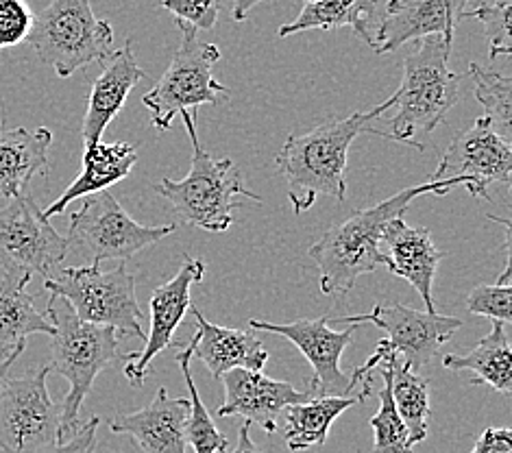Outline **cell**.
I'll return each instance as SVG.
<instances>
[{
	"mask_svg": "<svg viewBox=\"0 0 512 453\" xmlns=\"http://www.w3.org/2000/svg\"><path fill=\"white\" fill-rule=\"evenodd\" d=\"M53 133L38 129H0V197L16 199L27 194L35 175L48 173V149Z\"/></svg>",
	"mask_w": 512,
	"mask_h": 453,
	"instance_id": "obj_23",
	"label": "cell"
},
{
	"mask_svg": "<svg viewBox=\"0 0 512 453\" xmlns=\"http://www.w3.org/2000/svg\"><path fill=\"white\" fill-rule=\"evenodd\" d=\"M469 0H386L384 20L377 27L375 53L386 55L410 40L438 35L454 44V33L465 20Z\"/></svg>",
	"mask_w": 512,
	"mask_h": 453,
	"instance_id": "obj_16",
	"label": "cell"
},
{
	"mask_svg": "<svg viewBox=\"0 0 512 453\" xmlns=\"http://www.w3.org/2000/svg\"><path fill=\"white\" fill-rule=\"evenodd\" d=\"M512 173V151L510 142L504 140L489 125V120L480 116L473 125L462 131L451 142L447 153L438 164L432 181L443 179H467L473 199L491 201V183H510Z\"/></svg>",
	"mask_w": 512,
	"mask_h": 453,
	"instance_id": "obj_14",
	"label": "cell"
},
{
	"mask_svg": "<svg viewBox=\"0 0 512 453\" xmlns=\"http://www.w3.org/2000/svg\"><path fill=\"white\" fill-rule=\"evenodd\" d=\"M68 240L44 218L31 194H20L0 210V268L3 275L53 277L66 260Z\"/></svg>",
	"mask_w": 512,
	"mask_h": 453,
	"instance_id": "obj_12",
	"label": "cell"
},
{
	"mask_svg": "<svg viewBox=\"0 0 512 453\" xmlns=\"http://www.w3.org/2000/svg\"><path fill=\"white\" fill-rule=\"evenodd\" d=\"M223 0H162L160 7L175 16V22L188 24L192 29L210 31L218 22Z\"/></svg>",
	"mask_w": 512,
	"mask_h": 453,
	"instance_id": "obj_35",
	"label": "cell"
},
{
	"mask_svg": "<svg viewBox=\"0 0 512 453\" xmlns=\"http://www.w3.org/2000/svg\"><path fill=\"white\" fill-rule=\"evenodd\" d=\"M467 310L471 314L491 318L493 323H512V288L510 284L475 286L467 297Z\"/></svg>",
	"mask_w": 512,
	"mask_h": 453,
	"instance_id": "obj_33",
	"label": "cell"
},
{
	"mask_svg": "<svg viewBox=\"0 0 512 453\" xmlns=\"http://www.w3.org/2000/svg\"><path fill=\"white\" fill-rule=\"evenodd\" d=\"M504 323H493L489 336H484L465 355H443V366L449 371H471L469 384H486L497 393L512 390V349Z\"/></svg>",
	"mask_w": 512,
	"mask_h": 453,
	"instance_id": "obj_25",
	"label": "cell"
},
{
	"mask_svg": "<svg viewBox=\"0 0 512 453\" xmlns=\"http://www.w3.org/2000/svg\"><path fill=\"white\" fill-rule=\"evenodd\" d=\"M136 162V146L129 142H96L88 146L83 151L81 175L62 192V197L42 210L44 218L51 220L57 214H64L66 207L81 197H92V194L109 190L131 173Z\"/></svg>",
	"mask_w": 512,
	"mask_h": 453,
	"instance_id": "obj_22",
	"label": "cell"
},
{
	"mask_svg": "<svg viewBox=\"0 0 512 453\" xmlns=\"http://www.w3.org/2000/svg\"><path fill=\"white\" fill-rule=\"evenodd\" d=\"M146 77V72L138 66L136 55H133L131 40L125 42L120 51L109 55L103 61V72L92 83V92L88 99V112L83 118L81 138L83 146L101 142L105 129L109 127L120 109L125 107L131 90Z\"/></svg>",
	"mask_w": 512,
	"mask_h": 453,
	"instance_id": "obj_20",
	"label": "cell"
},
{
	"mask_svg": "<svg viewBox=\"0 0 512 453\" xmlns=\"http://www.w3.org/2000/svg\"><path fill=\"white\" fill-rule=\"evenodd\" d=\"M364 397H314L295 403L284 410L286 419V445L290 451H306L310 447L325 445L329 427L340 414L347 412Z\"/></svg>",
	"mask_w": 512,
	"mask_h": 453,
	"instance_id": "obj_27",
	"label": "cell"
},
{
	"mask_svg": "<svg viewBox=\"0 0 512 453\" xmlns=\"http://www.w3.org/2000/svg\"><path fill=\"white\" fill-rule=\"evenodd\" d=\"M510 7H512V0H495V3H480L475 9L465 11V18L482 22L486 38H489L491 59L512 53Z\"/></svg>",
	"mask_w": 512,
	"mask_h": 453,
	"instance_id": "obj_32",
	"label": "cell"
},
{
	"mask_svg": "<svg viewBox=\"0 0 512 453\" xmlns=\"http://www.w3.org/2000/svg\"><path fill=\"white\" fill-rule=\"evenodd\" d=\"M188 416L190 401L170 399L168 390L160 388L149 406L114 416L109 430L129 436L144 453H186Z\"/></svg>",
	"mask_w": 512,
	"mask_h": 453,
	"instance_id": "obj_19",
	"label": "cell"
},
{
	"mask_svg": "<svg viewBox=\"0 0 512 453\" xmlns=\"http://www.w3.org/2000/svg\"><path fill=\"white\" fill-rule=\"evenodd\" d=\"M29 46L59 79L112 55V24L96 18L90 0H53L33 20Z\"/></svg>",
	"mask_w": 512,
	"mask_h": 453,
	"instance_id": "obj_6",
	"label": "cell"
},
{
	"mask_svg": "<svg viewBox=\"0 0 512 453\" xmlns=\"http://www.w3.org/2000/svg\"><path fill=\"white\" fill-rule=\"evenodd\" d=\"M44 288L62 297L83 323L114 329L120 336L144 340L142 310L136 299V277L125 264L101 271V264L70 266L44 281Z\"/></svg>",
	"mask_w": 512,
	"mask_h": 453,
	"instance_id": "obj_9",
	"label": "cell"
},
{
	"mask_svg": "<svg viewBox=\"0 0 512 453\" xmlns=\"http://www.w3.org/2000/svg\"><path fill=\"white\" fill-rule=\"evenodd\" d=\"M51 364L0 386V451L48 453L62 445V403L53 401L46 379Z\"/></svg>",
	"mask_w": 512,
	"mask_h": 453,
	"instance_id": "obj_10",
	"label": "cell"
},
{
	"mask_svg": "<svg viewBox=\"0 0 512 453\" xmlns=\"http://www.w3.org/2000/svg\"><path fill=\"white\" fill-rule=\"evenodd\" d=\"M29 277L3 275L0 279V358L22 355L33 334L53 336L55 327L46 314L38 312L27 292Z\"/></svg>",
	"mask_w": 512,
	"mask_h": 453,
	"instance_id": "obj_24",
	"label": "cell"
},
{
	"mask_svg": "<svg viewBox=\"0 0 512 453\" xmlns=\"http://www.w3.org/2000/svg\"><path fill=\"white\" fill-rule=\"evenodd\" d=\"M194 314V355L207 366L214 379H221L225 373L234 369L262 371L268 362V351L264 342L253 332L231 329L223 325H214L205 318V314L190 305Z\"/></svg>",
	"mask_w": 512,
	"mask_h": 453,
	"instance_id": "obj_21",
	"label": "cell"
},
{
	"mask_svg": "<svg viewBox=\"0 0 512 453\" xmlns=\"http://www.w3.org/2000/svg\"><path fill=\"white\" fill-rule=\"evenodd\" d=\"M251 329L258 332L277 334L290 340L312 366V379L308 393L310 397H351L356 388L351 375H345L340 369V358L345 349L353 342L356 325L347 329L329 327V316L321 318H299L292 323H268V321H249Z\"/></svg>",
	"mask_w": 512,
	"mask_h": 453,
	"instance_id": "obj_13",
	"label": "cell"
},
{
	"mask_svg": "<svg viewBox=\"0 0 512 453\" xmlns=\"http://www.w3.org/2000/svg\"><path fill=\"white\" fill-rule=\"evenodd\" d=\"M225 401L218 408V416H245V421L262 427L266 434L277 432V421L288 406L310 399V393H301L288 382L266 377L262 371L234 369L225 373Z\"/></svg>",
	"mask_w": 512,
	"mask_h": 453,
	"instance_id": "obj_17",
	"label": "cell"
},
{
	"mask_svg": "<svg viewBox=\"0 0 512 453\" xmlns=\"http://www.w3.org/2000/svg\"><path fill=\"white\" fill-rule=\"evenodd\" d=\"M380 251L388 271L406 279L419 292L425 312H436L432 286L443 253L436 249L430 229L410 227L404 218H395L384 231Z\"/></svg>",
	"mask_w": 512,
	"mask_h": 453,
	"instance_id": "obj_18",
	"label": "cell"
},
{
	"mask_svg": "<svg viewBox=\"0 0 512 453\" xmlns=\"http://www.w3.org/2000/svg\"><path fill=\"white\" fill-rule=\"evenodd\" d=\"M375 7L377 0H323V3L312 5L306 3L295 20L277 29V35L279 38H288V35L312 29L332 31L349 27L356 31L358 38L375 48V38L369 31V20L375 16Z\"/></svg>",
	"mask_w": 512,
	"mask_h": 453,
	"instance_id": "obj_26",
	"label": "cell"
},
{
	"mask_svg": "<svg viewBox=\"0 0 512 453\" xmlns=\"http://www.w3.org/2000/svg\"><path fill=\"white\" fill-rule=\"evenodd\" d=\"M388 112V103L371 112L327 120L301 136H290L277 153V170L286 181V192L295 214L308 212L319 197L338 203L347 199L349 146L362 133H371L373 122Z\"/></svg>",
	"mask_w": 512,
	"mask_h": 453,
	"instance_id": "obj_2",
	"label": "cell"
},
{
	"mask_svg": "<svg viewBox=\"0 0 512 453\" xmlns=\"http://www.w3.org/2000/svg\"><path fill=\"white\" fill-rule=\"evenodd\" d=\"M46 318L53 323L51 371L68 379L70 390L62 401V443L79 430V412L94 379L123 360L114 329L83 323L62 297L51 295Z\"/></svg>",
	"mask_w": 512,
	"mask_h": 453,
	"instance_id": "obj_5",
	"label": "cell"
},
{
	"mask_svg": "<svg viewBox=\"0 0 512 453\" xmlns=\"http://www.w3.org/2000/svg\"><path fill=\"white\" fill-rule=\"evenodd\" d=\"M338 323L356 327L362 323H373L388 334V338L377 342V349L371 358L358 371H353V386L371 379L375 366H380L390 355L404 362L412 373L421 375L425 366L432 364L445 342L454 338V334L462 327V321L456 316L412 310L401 303L375 305L369 314L338 318Z\"/></svg>",
	"mask_w": 512,
	"mask_h": 453,
	"instance_id": "obj_8",
	"label": "cell"
},
{
	"mask_svg": "<svg viewBox=\"0 0 512 453\" xmlns=\"http://www.w3.org/2000/svg\"><path fill=\"white\" fill-rule=\"evenodd\" d=\"M175 225L146 227L133 220L112 192H99L85 197L79 210L70 216L68 247L85 249L92 257V264L105 260H118L125 264L140 251L153 247L166 236L173 234Z\"/></svg>",
	"mask_w": 512,
	"mask_h": 453,
	"instance_id": "obj_11",
	"label": "cell"
},
{
	"mask_svg": "<svg viewBox=\"0 0 512 453\" xmlns=\"http://www.w3.org/2000/svg\"><path fill=\"white\" fill-rule=\"evenodd\" d=\"M458 186L469 188L467 179H443L428 181L419 186H410L393 197L377 203L367 210L353 212L343 223H336L325 231V236L312 244L308 255L316 262L321 279V292L327 297H347L356 281L384 266V255L380 251L386 227L395 218H404L408 205L421 194H436L445 197L449 190Z\"/></svg>",
	"mask_w": 512,
	"mask_h": 453,
	"instance_id": "obj_1",
	"label": "cell"
},
{
	"mask_svg": "<svg viewBox=\"0 0 512 453\" xmlns=\"http://www.w3.org/2000/svg\"><path fill=\"white\" fill-rule=\"evenodd\" d=\"M192 355H194V336L186 347L179 345L177 358H175L179 369H181V375H184L188 393H190V416L186 423V443H190L197 453H223L229 449L227 436L216 427L214 419L210 416V412H207L205 403L199 395L197 384H194L192 369H190Z\"/></svg>",
	"mask_w": 512,
	"mask_h": 453,
	"instance_id": "obj_29",
	"label": "cell"
},
{
	"mask_svg": "<svg viewBox=\"0 0 512 453\" xmlns=\"http://www.w3.org/2000/svg\"><path fill=\"white\" fill-rule=\"evenodd\" d=\"M306 3H310V5H312V3H323V0H306Z\"/></svg>",
	"mask_w": 512,
	"mask_h": 453,
	"instance_id": "obj_41",
	"label": "cell"
},
{
	"mask_svg": "<svg viewBox=\"0 0 512 453\" xmlns=\"http://www.w3.org/2000/svg\"><path fill=\"white\" fill-rule=\"evenodd\" d=\"M249 427H251V423H249V421L242 423L236 447H234V449H227V451H223V453H264L258 445L253 443V438L249 436Z\"/></svg>",
	"mask_w": 512,
	"mask_h": 453,
	"instance_id": "obj_38",
	"label": "cell"
},
{
	"mask_svg": "<svg viewBox=\"0 0 512 453\" xmlns=\"http://www.w3.org/2000/svg\"><path fill=\"white\" fill-rule=\"evenodd\" d=\"M99 425H101L99 416H92L88 423L79 425V430L72 434V438H68L66 443H62V445L55 447L53 451H48V453H94L96 432H99Z\"/></svg>",
	"mask_w": 512,
	"mask_h": 453,
	"instance_id": "obj_36",
	"label": "cell"
},
{
	"mask_svg": "<svg viewBox=\"0 0 512 453\" xmlns=\"http://www.w3.org/2000/svg\"><path fill=\"white\" fill-rule=\"evenodd\" d=\"M380 366H382V377H384V388L377 393L380 395V410H377L369 421L375 434V453H412L408 430L399 419L393 393H390L388 366L386 364H380Z\"/></svg>",
	"mask_w": 512,
	"mask_h": 453,
	"instance_id": "obj_31",
	"label": "cell"
},
{
	"mask_svg": "<svg viewBox=\"0 0 512 453\" xmlns=\"http://www.w3.org/2000/svg\"><path fill=\"white\" fill-rule=\"evenodd\" d=\"M20 358V355H9V358H0V386H3V382L9 375V369L14 366V362Z\"/></svg>",
	"mask_w": 512,
	"mask_h": 453,
	"instance_id": "obj_40",
	"label": "cell"
},
{
	"mask_svg": "<svg viewBox=\"0 0 512 453\" xmlns=\"http://www.w3.org/2000/svg\"><path fill=\"white\" fill-rule=\"evenodd\" d=\"M451 44L438 35L419 40L414 53L404 59V79L399 90L386 99L395 116L388 120V131L382 138L423 149L419 136L432 133L462 94V77L449 68Z\"/></svg>",
	"mask_w": 512,
	"mask_h": 453,
	"instance_id": "obj_3",
	"label": "cell"
},
{
	"mask_svg": "<svg viewBox=\"0 0 512 453\" xmlns=\"http://www.w3.org/2000/svg\"><path fill=\"white\" fill-rule=\"evenodd\" d=\"M181 31V44L164 70L162 79L144 94V107L151 112L157 131H168L181 112L199 109L201 105H221L229 99V88L214 77V66L221 59L216 44L203 42L199 31L188 24L175 22Z\"/></svg>",
	"mask_w": 512,
	"mask_h": 453,
	"instance_id": "obj_7",
	"label": "cell"
},
{
	"mask_svg": "<svg viewBox=\"0 0 512 453\" xmlns=\"http://www.w3.org/2000/svg\"><path fill=\"white\" fill-rule=\"evenodd\" d=\"M260 3H264V0H231V20L242 22L251 14V9Z\"/></svg>",
	"mask_w": 512,
	"mask_h": 453,
	"instance_id": "obj_39",
	"label": "cell"
},
{
	"mask_svg": "<svg viewBox=\"0 0 512 453\" xmlns=\"http://www.w3.org/2000/svg\"><path fill=\"white\" fill-rule=\"evenodd\" d=\"M181 118L186 122L192 142L190 173L181 181L164 177L155 186V192H160L175 207L184 223L223 234L234 225V210L242 207V203L236 201L238 194L255 203H262V197L249 188L234 159H218L203 149L192 112H181Z\"/></svg>",
	"mask_w": 512,
	"mask_h": 453,
	"instance_id": "obj_4",
	"label": "cell"
},
{
	"mask_svg": "<svg viewBox=\"0 0 512 453\" xmlns=\"http://www.w3.org/2000/svg\"><path fill=\"white\" fill-rule=\"evenodd\" d=\"M35 14L24 0H0V51L27 42Z\"/></svg>",
	"mask_w": 512,
	"mask_h": 453,
	"instance_id": "obj_34",
	"label": "cell"
},
{
	"mask_svg": "<svg viewBox=\"0 0 512 453\" xmlns=\"http://www.w3.org/2000/svg\"><path fill=\"white\" fill-rule=\"evenodd\" d=\"M473 96L484 107L489 125L510 142L512 138V79L478 64H469Z\"/></svg>",
	"mask_w": 512,
	"mask_h": 453,
	"instance_id": "obj_30",
	"label": "cell"
},
{
	"mask_svg": "<svg viewBox=\"0 0 512 453\" xmlns=\"http://www.w3.org/2000/svg\"><path fill=\"white\" fill-rule=\"evenodd\" d=\"M382 364L390 373V393H393L395 410L401 423L406 425L410 445H419L428 436L430 423V379L412 373L408 366L395 355H390Z\"/></svg>",
	"mask_w": 512,
	"mask_h": 453,
	"instance_id": "obj_28",
	"label": "cell"
},
{
	"mask_svg": "<svg viewBox=\"0 0 512 453\" xmlns=\"http://www.w3.org/2000/svg\"><path fill=\"white\" fill-rule=\"evenodd\" d=\"M469 453H512V432L506 427H489Z\"/></svg>",
	"mask_w": 512,
	"mask_h": 453,
	"instance_id": "obj_37",
	"label": "cell"
},
{
	"mask_svg": "<svg viewBox=\"0 0 512 453\" xmlns=\"http://www.w3.org/2000/svg\"><path fill=\"white\" fill-rule=\"evenodd\" d=\"M203 277L205 264L201 260H194L190 255H184V262H181L177 275L153 290L149 301L151 327L149 334L144 338V349L123 355L125 377L131 386L140 388L144 384V379L151 373V362L164 349L175 345L173 336L177 332V327L184 323V318L192 305L190 290L194 284H199ZM175 347L179 349V345Z\"/></svg>",
	"mask_w": 512,
	"mask_h": 453,
	"instance_id": "obj_15",
	"label": "cell"
}]
</instances>
